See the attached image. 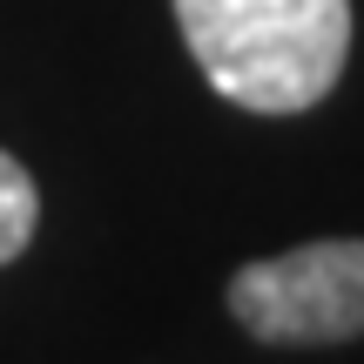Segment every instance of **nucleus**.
I'll use <instances>...</instances> for the list:
<instances>
[{"instance_id":"obj_1","label":"nucleus","mask_w":364,"mask_h":364,"mask_svg":"<svg viewBox=\"0 0 364 364\" xmlns=\"http://www.w3.org/2000/svg\"><path fill=\"white\" fill-rule=\"evenodd\" d=\"M203 81L250 115H304L351 61V0H176Z\"/></svg>"},{"instance_id":"obj_2","label":"nucleus","mask_w":364,"mask_h":364,"mask_svg":"<svg viewBox=\"0 0 364 364\" xmlns=\"http://www.w3.org/2000/svg\"><path fill=\"white\" fill-rule=\"evenodd\" d=\"M230 317L277 351L364 338V236H317L243 263L230 277Z\"/></svg>"},{"instance_id":"obj_3","label":"nucleus","mask_w":364,"mask_h":364,"mask_svg":"<svg viewBox=\"0 0 364 364\" xmlns=\"http://www.w3.org/2000/svg\"><path fill=\"white\" fill-rule=\"evenodd\" d=\"M34 223H41V189L27 176V162H14L0 149V263H14L34 243Z\"/></svg>"}]
</instances>
